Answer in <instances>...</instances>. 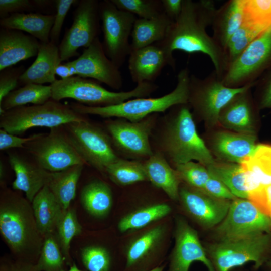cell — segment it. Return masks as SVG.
<instances>
[{
	"label": "cell",
	"instance_id": "cell-1",
	"mask_svg": "<svg viewBox=\"0 0 271 271\" xmlns=\"http://www.w3.org/2000/svg\"><path fill=\"white\" fill-rule=\"evenodd\" d=\"M216 8L211 0H183L179 17L170 25L164 38L156 43L169 55L175 50L200 52L209 57L218 78L222 80L228 65L225 50L206 32Z\"/></svg>",
	"mask_w": 271,
	"mask_h": 271
},
{
	"label": "cell",
	"instance_id": "cell-2",
	"mask_svg": "<svg viewBox=\"0 0 271 271\" xmlns=\"http://www.w3.org/2000/svg\"><path fill=\"white\" fill-rule=\"evenodd\" d=\"M159 118L155 128L156 152L161 154L175 166L192 160L208 166L215 160L198 134L188 103L174 105Z\"/></svg>",
	"mask_w": 271,
	"mask_h": 271
},
{
	"label": "cell",
	"instance_id": "cell-3",
	"mask_svg": "<svg viewBox=\"0 0 271 271\" xmlns=\"http://www.w3.org/2000/svg\"><path fill=\"white\" fill-rule=\"evenodd\" d=\"M30 203L14 191L3 193L0 203V232L14 253L38 258L44 237L38 229Z\"/></svg>",
	"mask_w": 271,
	"mask_h": 271
},
{
	"label": "cell",
	"instance_id": "cell-4",
	"mask_svg": "<svg viewBox=\"0 0 271 271\" xmlns=\"http://www.w3.org/2000/svg\"><path fill=\"white\" fill-rule=\"evenodd\" d=\"M190 74L187 67L177 75V83L170 93L157 98H133L121 103L104 107H92L72 103L71 107L84 115H95L104 118H123L138 122L154 114L165 112L172 106L188 103Z\"/></svg>",
	"mask_w": 271,
	"mask_h": 271
},
{
	"label": "cell",
	"instance_id": "cell-5",
	"mask_svg": "<svg viewBox=\"0 0 271 271\" xmlns=\"http://www.w3.org/2000/svg\"><path fill=\"white\" fill-rule=\"evenodd\" d=\"M50 86L51 99L57 101L72 99L78 103L92 107L114 105L133 98L147 97L158 88L154 82H145L138 84L128 91H111L95 80L78 76L57 79Z\"/></svg>",
	"mask_w": 271,
	"mask_h": 271
},
{
	"label": "cell",
	"instance_id": "cell-6",
	"mask_svg": "<svg viewBox=\"0 0 271 271\" xmlns=\"http://www.w3.org/2000/svg\"><path fill=\"white\" fill-rule=\"evenodd\" d=\"M87 119L70 106L52 99L40 105L16 107L0 114V127L7 132L19 135L34 127L50 129Z\"/></svg>",
	"mask_w": 271,
	"mask_h": 271
},
{
	"label": "cell",
	"instance_id": "cell-7",
	"mask_svg": "<svg viewBox=\"0 0 271 271\" xmlns=\"http://www.w3.org/2000/svg\"><path fill=\"white\" fill-rule=\"evenodd\" d=\"M255 84L239 88L227 87L218 77L214 70L203 79L191 74L188 104L196 113L213 125L218 122L222 110L234 97Z\"/></svg>",
	"mask_w": 271,
	"mask_h": 271
},
{
	"label": "cell",
	"instance_id": "cell-8",
	"mask_svg": "<svg viewBox=\"0 0 271 271\" xmlns=\"http://www.w3.org/2000/svg\"><path fill=\"white\" fill-rule=\"evenodd\" d=\"M65 133L77 152L88 164L101 172L119 157L111 138L87 119L63 125Z\"/></svg>",
	"mask_w": 271,
	"mask_h": 271
},
{
	"label": "cell",
	"instance_id": "cell-9",
	"mask_svg": "<svg viewBox=\"0 0 271 271\" xmlns=\"http://www.w3.org/2000/svg\"><path fill=\"white\" fill-rule=\"evenodd\" d=\"M100 15L104 51L120 68L131 52L129 38L138 17L119 9L111 0L100 1Z\"/></svg>",
	"mask_w": 271,
	"mask_h": 271
},
{
	"label": "cell",
	"instance_id": "cell-10",
	"mask_svg": "<svg viewBox=\"0 0 271 271\" xmlns=\"http://www.w3.org/2000/svg\"><path fill=\"white\" fill-rule=\"evenodd\" d=\"M267 236L260 233L232 240H220L211 246L208 256L215 271H231L248 262H253L258 269L267 259Z\"/></svg>",
	"mask_w": 271,
	"mask_h": 271
},
{
	"label": "cell",
	"instance_id": "cell-11",
	"mask_svg": "<svg viewBox=\"0 0 271 271\" xmlns=\"http://www.w3.org/2000/svg\"><path fill=\"white\" fill-rule=\"evenodd\" d=\"M159 117L154 113L138 122L108 118L105 124L113 146L120 153L133 160H146L154 153L150 139Z\"/></svg>",
	"mask_w": 271,
	"mask_h": 271
},
{
	"label": "cell",
	"instance_id": "cell-12",
	"mask_svg": "<svg viewBox=\"0 0 271 271\" xmlns=\"http://www.w3.org/2000/svg\"><path fill=\"white\" fill-rule=\"evenodd\" d=\"M61 126L51 128L46 135L40 134L25 145L35 162L48 172H58L74 165L87 164Z\"/></svg>",
	"mask_w": 271,
	"mask_h": 271
},
{
	"label": "cell",
	"instance_id": "cell-13",
	"mask_svg": "<svg viewBox=\"0 0 271 271\" xmlns=\"http://www.w3.org/2000/svg\"><path fill=\"white\" fill-rule=\"evenodd\" d=\"M269 68L271 69V27L229 65L222 81L231 88L256 83L257 79Z\"/></svg>",
	"mask_w": 271,
	"mask_h": 271
},
{
	"label": "cell",
	"instance_id": "cell-14",
	"mask_svg": "<svg viewBox=\"0 0 271 271\" xmlns=\"http://www.w3.org/2000/svg\"><path fill=\"white\" fill-rule=\"evenodd\" d=\"M100 28V1H79L72 24L58 45L61 62L78 56L80 48H87L98 37Z\"/></svg>",
	"mask_w": 271,
	"mask_h": 271
},
{
	"label": "cell",
	"instance_id": "cell-15",
	"mask_svg": "<svg viewBox=\"0 0 271 271\" xmlns=\"http://www.w3.org/2000/svg\"><path fill=\"white\" fill-rule=\"evenodd\" d=\"M271 228V219L248 199H236L230 204L216 233L220 240L243 238L262 233Z\"/></svg>",
	"mask_w": 271,
	"mask_h": 271
},
{
	"label": "cell",
	"instance_id": "cell-16",
	"mask_svg": "<svg viewBox=\"0 0 271 271\" xmlns=\"http://www.w3.org/2000/svg\"><path fill=\"white\" fill-rule=\"evenodd\" d=\"M69 62L75 68L78 76L95 80L115 90L122 86L119 68L106 55L99 37L77 59Z\"/></svg>",
	"mask_w": 271,
	"mask_h": 271
},
{
	"label": "cell",
	"instance_id": "cell-17",
	"mask_svg": "<svg viewBox=\"0 0 271 271\" xmlns=\"http://www.w3.org/2000/svg\"><path fill=\"white\" fill-rule=\"evenodd\" d=\"M175 238L169 271H189L195 261L203 263L209 271H215L196 231L182 218L176 220Z\"/></svg>",
	"mask_w": 271,
	"mask_h": 271
},
{
	"label": "cell",
	"instance_id": "cell-18",
	"mask_svg": "<svg viewBox=\"0 0 271 271\" xmlns=\"http://www.w3.org/2000/svg\"><path fill=\"white\" fill-rule=\"evenodd\" d=\"M179 199L188 213L198 223L207 228L219 225L230 208L229 200L214 198L192 188L179 190Z\"/></svg>",
	"mask_w": 271,
	"mask_h": 271
},
{
	"label": "cell",
	"instance_id": "cell-19",
	"mask_svg": "<svg viewBox=\"0 0 271 271\" xmlns=\"http://www.w3.org/2000/svg\"><path fill=\"white\" fill-rule=\"evenodd\" d=\"M128 70L132 81L137 84L153 82L167 65L175 68L174 57L154 44L131 51L128 56Z\"/></svg>",
	"mask_w": 271,
	"mask_h": 271
},
{
	"label": "cell",
	"instance_id": "cell-20",
	"mask_svg": "<svg viewBox=\"0 0 271 271\" xmlns=\"http://www.w3.org/2000/svg\"><path fill=\"white\" fill-rule=\"evenodd\" d=\"M41 42L17 30L0 29V71L37 56Z\"/></svg>",
	"mask_w": 271,
	"mask_h": 271
},
{
	"label": "cell",
	"instance_id": "cell-21",
	"mask_svg": "<svg viewBox=\"0 0 271 271\" xmlns=\"http://www.w3.org/2000/svg\"><path fill=\"white\" fill-rule=\"evenodd\" d=\"M8 156L15 175L13 189L23 192L27 199L32 203L37 193L47 185L50 172L17 154L9 153Z\"/></svg>",
	"mask_w": 271,
	"mask_h": 271
},
{
	"label": "cell",
	"instance_id": "cell-22",
	"mask_svg": "<svg viewBox=\"0 0 271 271\" xmlns=\"http://www.w3.org/2000/svg\"><path fill=\"white\" fill-rule=\"evenodd\" d=\"M61 63L58 46L51 42L41 43L36 59L21 75L20 83L51 84L57 80L55 71Z\"/></svg>",
	"mask_w": 271,
	"mask_h": 271
},
{
	"label": "cell",
	"instance_id": "cell-23",
	"mask_svg": "<svg viewBox=\"0 0 271 271\" xmlns=\"http://www.w3.org/2000/svg\"><path fill=\"white\" fill-rule=\"evenodd\" d=\"M250 88L234 97L221 111L218 122L225 128L238 133H254V105L249 96Z\"/></svg>",
	"mask_w": 271,
	"mask_h": 271
},
{
	"label": "cell",
	"instance_id": "cell-24",
	"mask_svg": "<svg viewBox=\"0 0 271 271\" xmlns=\"http://www.w3.org/2000/svg\"><path fill=\"white\" fill-rule=\"evenodd\" d=\"M255 141L254 134L220 131L213 138L212 148L219 158L240 164L254 152Z\"/></svg>",
	"mask_w": 271,
	"mask_h": 271
},
{
	"label": "cell",
	"instance_id": "cell-25",
	"mask_svg": "<svg viewBox=\"0 0 271 271\" xmlns=\"http://www.w3.org/2000/svg\"><path fill=\"white\" fill-rule=\"evenodd\" d=\"M166 233L163 224L156 225L133 237L125 251L126 266L132 268L151 258L161 248Z\"/></svg>",
	"mask_w": 271,
	"mask_h": 271
},
{
	"label": "cell",
	"instance_id": "cell-26",
	"mask_svg": "<svg viewBox=\"0 0 271 271\" xmlns=\"http://www.w3.org/2000/svg\"><path fill=\"white\" fill-rule=\"evenodd\" d=\"M245 2L230 0L215 11L211 24L213 37L225 50L229 40L244 21Z\"/></svg>",
	"mask_w": 271,
	"mask_h": 271
},
{
	"label": "cell",
	"instance_id": "cell-27",
	"mask_svg": "<svg viewBox=\"0 0 271 271\" xmlns=\"http://www.w3.org/2000/svg\"><path fill=\"white\" fill-rule=\"evenodd\" d=\"M148 181L163 190L173 200L179 199V185L181 179L176 171L160 153L154 152L143 162Z\"/></svg>",
	"mask_w": 271,
	"mask_h": 271
},
{
	"label": "cell",
	"instance_id": "cell-28",
	"mask_svg": "<svg viewBox=\"0 0 271 271\" xmlns=\"http://www.w3.org/2000/svg\"><path fill=\"white\" fill-rule=\"evenodd\" d=\"M54 17L55 14L14 13L0 19V25L2 28L26 32L41 43H48L50 42V34Z\"/></svg>",
	"mask_w": 271,
	"mask_h": 271
},
{
	"label": "cell",
	"instance_id": "cell-29",
	"mask_svg": "<svg viewBox=\"0 0 271 271\" xmlns=\"http://www.w3.org/2000/svg\"><path fill=\"white\" fill-rule=\"evenodd\" d=\"M32 207L38 229L44 236L56 231L64 210L47 185L35 196Z\"/></svg>",
	"mask_w": 271,
	"mask_h": 271
},
{
	"label": "cell",
	"instance_id": "cell-30",
	"mask_svg": "<svg viewBox=\"0 0 271 271\" xmlns=\"http://www.w3.org/2000/svg\"><path fill=\"white\" fill-rule=\"evenodd\" d=\"M172 22L164 12L151 19L137 18L131 34V51L161 41Z\"/></svg>",
	"mask_w": 271,
	"mask_h": 271
},
{
	"label": "cell",
	"instance_id": "cell-31",
	"mask_svg": "<svg viewBox=\"0 0 271 271\" xmlns=\"http://www.w3.org/2000/svg\"><path fill=\"white\" fill-rule=\"evenodd\" d=\"M84 165L79 164L60 171L50 172L46 185L64 210L70 207L75 197L77 183Z\"/></svg>",
	"mask_w": 271,
	"mask_h": 271
},
{
	"label": "cell",
	"instance_id": "cell-32",
	"mask_svg": "<svg viewBox=\"0 0 271 271\" xmlns=\"http://www.w3.org/2000/svg\"><path fill=\"white\" fill-rule=\"evenodd\" d=\"M80 199L82 206L90 215L97 218L106 216L113 205V197L110 187L105 182L95 180L82 189Z\"/></svg>",
	"mask_w": 271,
	"mask_h": 271
},
{
	"label": "cell",
	"instance_id": "cell-33",
	"mask_svg": "<svg viewBox=\"0 0 271 271\" xmlns=\"http://www.w3.org/2000/svg\"><path fill=\"white\" fill-rule=\"evenodd\" d=\"M52 91L50 85L27 84L15 89L0 102V114L16 107L43 104L51 99Z\"/></svg>",
	"mask_w": 271,
	"mask_h": 271
},
{
	"label": "cell",
	"instance_id": "cell-34",
	"mask_svg": "<svg viewBox=\"0 0 271 271\" xmlns=\"http://www.w3.org/2000/svg\"><path fill=\"white\" fill-rule=\"evenodd\" d=\"M171 207L164 203L142 207L122 217L118 223L121 232L140 229L159 220L171 212Z\"/></svg>",
	"mask_w": 271,
	"mask_h": 271
},
{
	"label": "cell",
	"instance_id": "cell-35",
	"mask_svg": "<svg viewBox=\"0 0 271 271\" xmlns=\"http://www.w3.org/2000/svg\"><path fill=\"white\" fill-rule=\"evenodd\" d=\"M206 167L209 173L222 182L236 197L248 199L245 172L241 164L215 161Z\"/></svg>",
	"mask_w": 271,
	"mask_h": 271
},
{
	"label": "cell",
	"instance_id": "cell-36",
	"mask_svg": "<svg viewBox=\"0 0 271 271\" xmlns=\"http://www.w3.org/2000/svg\"><path fill=\"white\" fill-rule=\"evenodd\" d=\"M105 173L111 181L121 186L148 181L143 162L140 160L119 158L106 168Z\"/></svg>",
	"mask_w": 271,
	"mask_h": 271
},
{
	"label": "cell",
	"instance_id": "cell-37",
	"mask_svg": "<svg viewBox=\"0 0 271 271\" xmlns=\"http://www.w3.org/2000/svg\"><path fill=\"white\" fill-rule=\"evenodd\" d=\"M268 29L262 25L244 20L240 27L231 37L227 45L225 51L228 58L229 65L254 40Z\"/></svg>",
	"mask_w": 271,
	"mask_h": 271
},
{
	"label": "cell",
	"instance_id": "cell-38",
	"mask_svg": "<svg viewBox=\"0 0 271 271\" xmlns=\"http://www.w3.org/2000/svg\"><path fill=\"white\" fill-rule=\"evenodd\" d=\"M65 262L56 231L45 235L35 263L37 268L39 271H61Z\"/></svg>",
	"mask_w": 271,
	"mask_h": 271
},
{
	"label": "cell",
	"instance_id": "cell-39",
	"mask_svg": "<svg viewBox=\"0 0 271 271\" xmlns=\"http://www.w3.org/2000/svg\"><path fill=\"white\" fill-rule=\"evenodd\" d=\"M82 230V227L79 222L75 210L70 207L64 210L57 225L56 232L66 263L68 265L72 264L70 255L71 241L74 237L81 233Z\"/></svg>",
	"mask_w": 271,
	"mask_h": 271
},
{
	"label": "cell",
	"instance_id": "cell-40",
	"mask_svg": "<svg viewBox=\"0 0 271 271\" xmlns=\"http://www.w3.org/2000/svg\"><path fill=\"white\" fill-rule=\"evenodd\" d=\"M240 164L252 172L263 185L271 184L270 145H257L253 154Z\"/></svg>",
	"mask_w": 271,
	"mask_h": 271
},
{
	"label": "cell",
	"instance_id": "cell-41",
	"mask_svg": "<svg viewBox=\"0 0 271 271\" xmlns=\"http://www.w3.org/2000/svg\"><path fill=\"white\" fill-rule=\"evenodd\" d=\"M119 9L138 18L151 19L164 12L161 0H111Z\"/></svg>",
	"mask_w": 271,
	"mask_h": 271
},
{
	"label": "cell",
	"instance_id": "cell-42",
	"mask_svg": "<svg viewBox=\"0 0 271 271\" xmlns=\"http://www.w3.org/2000/svg\"><path fill=\"white\" fill-rule=\"evenodd\" d=\"M181 180L191 188L202 191L210 174L207 168L199 163L190 161L175 166Z\"/></svg>",
	"mask_w": 271,
	"mask_h": 271
},
{
	"label": "cell",
	"instance_id": "cell-43",
	"mask_svg": "<svg viewBox=\"0 0 271 271\" xmlns=\"http://www.w3.org/2000/svg\"><path fill=\"white\" fill-rule=\"evenodd\" d=\"M82 262L88 271H109L111 257L108 250L99 246H89L81 250Z\"/></svg>",
	"mask_w": 271,
	"mask_h": 271
},
{
	"label": "cell",
	"instance_id": "cell-44",
	"mask_svg": "<svg viewBox=\"0 0 271 271\" xmlns=\"http://www.w3.org/2000/svg\"><path fill=\"white\" fill-rule=\"evenodd\" d=\"M245 21L271 27V0H245Z\"/></svg>",
	"mask_w": 271,
	"mask_h": 271
},
{
	"label": "cell",
	"instance_id": "cell-45",
	"mask_svg": "<svg viewBox=\"0 0 271 271\" xmlns=\"http://www.w3.org/2000/svg\"><path fill=\"white\" fill-rule=\"evenodd\" d=\"M26 70L23 65L11 66L0 71V102L20 83V78Z\"/></svg>",
	"mask_w": 271,
	"mask_h": 271
},
{
	"label": "cell",
	"instance_id": "cell-46",
	"mask_svg": "<svg viewBox=\"0 0 271 271\" xmlns=\"http://www.w3.org/2000/svg\"><path fill=\"white\" fill-rule=\"evenodd\" d=\"M76 0H56L53 24L50 34V42L58 46L59 38L63 23L72 5L77 2Z\"/></svg>",
	"mask_w": 271,
	"mask_h": 271
},
{
	"label": "cell",
	"instance_id": "cell-47",
	"mask_svg": "<svg viewBox=\"0 0 271 271\" xmlns=\"http://www.w3.org/2000/svg\"><path fill=\"white\" fill-rule=\"evenodd\" d=\"M37 0H1L0 18L14 13H38Z\"/></svg>",
	"mask_w": 271,
	"mask_h": 271
},
{
	"label": "cell",
	"instance_id": "cell-48",
	"mask_svg": "<svg viewBox=\"0 0 271 271\" xmlns=\"http://www.w3.org/2000/svg\"><path fill=\"white\" fill-rule=\"evenodd\" d=\"M201 191L220 199L233 201L237 199L222 182L211 174Z\"/></svg>",
	"mask_w": 271,
	"mask_h": 271
},
{
	"label": "cell",
	"instance_id": "cell-49",
	"mask_svg": "<svg viewBox=\"0 0 271 271\" xmlns=\"http://www.w3.org/2000/svg\"><path fill=\"white\" fill-rule=\"evenodd\" d=\"M39 134L22 138L17 135L10 133L3 129H0V150L1 151L12 148H23L29 142L39 137Z\"/></svg>",
	"mask_w": 271,
	"mask_h": 271
},
{
	"label": "cell",
	"instance_id": "cell-50",
	"mask_svg": "<svg viewBox=\"0 0 271 271\" xmlns=\"http://www.w3.org/2000/svg\"><path fill=\"white\" fill-rule=\"evenodd\" d=\"M183 2V0H161L164 12L172 21L180 15Z\"/></svg>",
	"mask_w": 271,
	"mask_h": 271
},
{
	"label": "cell",
	"instance_id": "cell-51",
	"mask_svg": "<svg viewBox=\"0 0 271 271\" xmlns=\"http://www.w3.org/2000/svg\"><path fill=\"white\" fill-rule=\"evenodd\" d=\"M269 70L262 82V91L259 102L260 109L271 108V69Z\"/></svg>",
	"mask_w": 271,
	"mask_h": 271
},
{
	"label": "cell",
	"instance_id": "cell-52",
	"mask_svg": "<svg viewBox=\"0 0 271 271\" xmlns=\"http://www.w3.org/2000/svg\"><path fill=\"white\" fill-rule=\"evenodd\" d=\"M1 271H39L35 263L21 260L1 266Z\"/></svg>",
	"mask_w": 271,
	"mask_h": 271
},
{
	"label": "cell",
	"instance_id": "cell-53",
	"mask_svg": "<svg viewBox=\"0 0 271 271\" xmlns=\"http://www.w3.org/2000/svg\"><path fill=\"white\" fill-rule=\"evenodd\" d=\"M55 74L61 79L78 76L76 69L69 63V61L59 64L56 69Z\"/></svg>",
	"mask_w": 271,
	"mask_h": 271
},
{
	"label": "cell",
	"instance_id": "cell-54",
	"mask_svg": "<svg viewBox=\"0 0 271 271\" xmlns=\"http://www.w3.org/2000/svg\"><path fill=\"white\" fill-rule=\"evenodd\" d=\"M266 202L269 211V218L271 219V184L265 186Z\"/></svg>",
	"mask_w": 271,
	"mask_h": 271
},
{
	"label": "cell",
	"instance_id": "cell-55",
	"mask_svg": "<svg viewBox=\"0 0 271 271\" xmlns=\"http://www.w3.org/2000/svg\"><path fill=\"white\" fill-rule=\"evenodd\" d=\"M61 271H82L79 269L76 264L74 262L71 265L69 269L67 270H65L64 269L62 270Z\"/></svg>",
	"mask_w": 271,
	"mask_h": 271
},
{
	"label": "cell",
	"instance_id": "cell-56",
	"mask_svg": "<svg viewBox=\"0 0 271 271\" xmlns=\"http://www.w3.org/2000/svg\"><path fill=\"white\" fill-rule=\"evenodd\" d=\"M5 169L3 163L1 162L0 164V178L2 180L4 177Z\"/></svg>",
	"mask_w": 271,
	"mask_h": 271
},
{
	"label": "cell",
	"instance_id": "cell-57",
	"mask_svg": "<svg viewBox=\"0 0 271 271\" xmlns=\"http://www.w3.org/2000/svg\"><path fill=\"white\" fill-rule=\"evenodd\" d=\"M163 269H164V266H161L156 267L149 271H163Z\"/></svg>",
	"mask_w": 271,
	"mask_h": 271
},
{
	"label": "cell",
	"instance_id": "cell-58",
	"mask_svg": "<svg viewBox=\"0 0 271 271\" xmlns=\"http://www.w3.org/2000/svg\"><path fill=\"white\" fill-rule=\"evenodd\" d=\"M267 265H268V268L269 269V271H271V261H270V262H269L267 263Z\"/></svg>",
	"mask_w": 271,
	"mask_h": 271
}]
</instances>
